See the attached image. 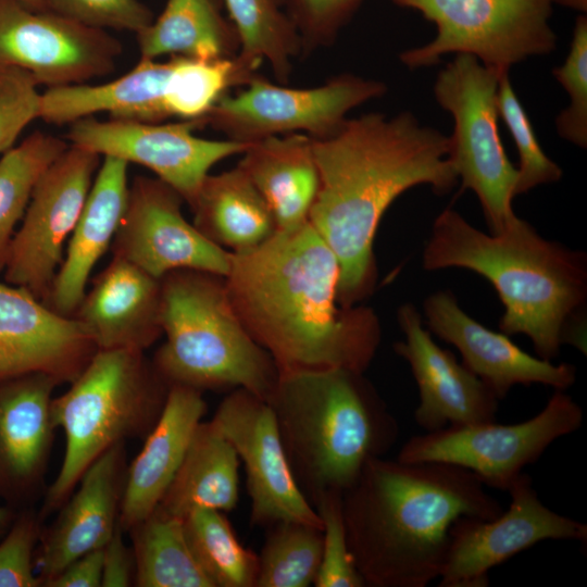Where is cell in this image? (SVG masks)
I'll use <instances>...</instances> for the list:
<instances>
[{"mask_svg": "<svg viewBox=\"0 0 587 587\" xmlns=\"http://www.w3.org/2000/svg\"><path fill=\"white\" fill-rule=\"evenodd\" d=\"M338 260L305 222L233 253L225 285L250 336L279 374L344 369L364 373L380 342L375 312L338 299Z\"/></svg>", "mask_w": 587, "mask_h": 587, "instance_id": "6da1fadb", "label": "cell"}, {"mask_svg": "<svg viewBox=\"0 0 587 587\" xmlns=\"http://www.w3.org/2000/svg\"><path fill=\"white\" fill-rule=\"evenodd\" d=\"M312 146L319 189L308 221L338 260L339 302L352 307L374 286V238L391 203L419 185L445 195L458 184L449 137L408 111L371 112L312 138Z\"/></svg>", "mask_w": 587, "mask_h": 587, "instance_id": "7a4b0ae2", "label": "cell"}, {"mask_svg": "<svg viewBox=\"0 0 587 587\" xmlns=\"http://www.w3.org/2000/svg\"><path fill=\"white\" fill-rule=\"evenodd\" d=\"M472 472L438 462L372 459L342 494V516L365 586L426 587L439 578L449 528L502 511Z\"/></svg>", "mask_w": 587, "mask_h": 587, "instance_id": "3957f363", "label": "cell"}, {"mask_svg": "<svg viewBox=\"0 0 587 587\" xmlns=\"http://www.w3.org/2000/svg\"><path fill=\"white\" fill-rule=\"evenodd\" d=\"M423 266L467 268L488 279L504 308L500 330L526 335L537 357L551 361L563 344L586 353V254L542 238L517 215L501 230L485 234L445 209L434 222Z\"/></svg>", "mask_w": 587, "mask_h": 587, "instance_id": "277c9868", "label": "cell"}, {"mask_svg": "<svg viewBox=\"0 0 587 587\" xmlns=\"http://www.w3.org/2000/svg\"><path fill=\"white\" fill-rule=\"evenodd\" d=\"M363 374H279L267 400L295 479L312 505L323 495H342L398 439L396 417Z\"/></svg>", "mask_w": 587, "mask_h": 587, "instance_id": "5b68a950", "label": "cell"}, {"mask_svg": "<svg viewBox=\"0 0 587 587\" xmlns=\"http://www.w3.org/2000/svg\"><path fill=\"white\" fill-rule=\"evenodd\" d=\"M161 292L165 341L152 363L162 378L200 391L242 388L267 401L278 369L236 314L225 277L176 270L161 278Z\"/></svg>", "mask_w": 587, "mask_h": 587, "instance_id": "8992f818", "label": "cell"}, {"mask_svg": "<svg viewBox=\"0 0 587 587\" xmlns=\"http://www.w3.org/2000/svg\"><path fill=\"white\" fill-rule=\"evenodd\" d=\"M168 388L143 352L97 350L70 388L52 399V421L64 433L65 450L40 519L60 509L85 471L109 448L129 437L147 436Z\"/></svg>", "mask_w": 587, "mask_h": 587, "instance_id": "52a82bcc", "label": "cell"}, {"mask_svg": "<svg viewBox=\"0 0 587 587\" xmlns=\"http://www.w3.org/2000/svg\"><path fill=\"white\" fill-rule=\"evenodd\" d=\"M501 74L473 55L455 54L434 83L436 101L454 123L448 136V159L462 189H471L478 198L491 233L515 216L517 167L505 153L497 123Z\"/></svg>", "mask_w": 587, "mask_h": 587, "instance_id": "ba28073f", "label": "cell"}, {"mask_svg": "<svg viewBox=\"0 0 587 587\" xmlns=\"http://www.w3.org/2000/svg\"><path fill=\"white\" fill-rule=\"evenodd\" d=\"M415 10L436 26L424 46L403 51L409 68L429 67L441 57L470 54L500 73L551 53L558 37L550 25L557 0H391Z\"/></svg>", "mask_w": 587, "mask_h": 587, "instance_id": "9c48e42d", "label": "cell"}, {"mask_svg": "<svg viewBox=\"0 0 587 587\" xmlns=\"http://www.w3.org/2000/svg\"><path fill=\"white\" fill-rule=\"evenodd\" d=\"M583 420L580 405L565 390L555 389L544 409L524 422L447 425L410 437L396 459L452 464L472 472L485 486L507 491L525 466L580 428Z\"/></svg>", "mask_w": 587, "mask_h": 587, "instance_id": "30bf717a", "label": "cell"}, {"mask_svg": "<svg viewBox=\"0 0 587 587\" xmlns=\"http://www.w3.org/2000/svg\"><path fill=\"white\" fill-rule=\"evenodd\" d=\"M386 91L383 82L350 73L311 88L280 86L257 74L241 91L225 95L199 122L247 145L298 132L323 138L339 129L351 110Z\"/></svg>", "mask_w": 587, "mask_h": 587, "instance_id": "8fae6325", "label": "cell"}, {"mask_svg": "<svg viewBox=\"0 0 587 587\" xmlns=\"http://www.w3.org/2000/svg\"><path fill=\"white\" fill-rule=\"evenodd\" d=\"M100 163L99 154L70 145L46 170L12 238L5 283L46 301Z\"/></svg>", "mask_w": 587, "mask_h": 587, "instance_id": "7c38bea8", "label": "cell"}, {"mask_svg": "<svg viewBox=\"0 0 587 587\" xmlns=\"http://www.w3.org/2000/svg\"><path fill=\"white\" fill-rule=\"evenodd\" d=\"M507 491L510 505L498 516H461L452 523L438 586L486 587L492 567L540 541H586V524L548 508L526 473Z\"/></svg>", "mask_w": 587, "mask_h": 587, "instance_id": "4fadbf2b", "label": "cell"}, {"mask_svg": "<svg viewBox=\"0 0 587 587\" xmlns=\"http://www.w3.org/2000/svg\"><path fill=\"white\" fill-rule=\"evenodd\" d=\"M70 125L65 138L71 146L149 168L189 207L210 170L223 159L242 154L249 147L230 139L193 135V129L201 126L199 121L161 124L87 116Z\"/></svg>", "mask_w": 587, "mask_h": 587, "instance_id": "5bb4252c", "label": "cell"}, {"mask_svg": "<svg viewBox=\"0 0 587 587\" xmlns=\"http://www.w3.org/2000/svg\"><path fill=\"white\" fill-rule=\"evenodd\" d=\"M122 45L46 8L0 0V65L21 67L48 88L111 73Z\"/></svg>", "mask_w": 587, "mask_h": 587, "instance_id": "9a60e30c", "label": "cell"}, {"mask_svg": "<svg viewBox=\"0 0 587 587\" xmlns=\"http://www.w3.org/2000/svg\"><path fill=\"white\" fill-rule=\"evenodd\" d=\"M210 421L243 464L252 525L298 522L322 528L317 512L295 479L267 401L246 389H234Z\"/></svg>", "mask_w": 587, "mask_h": 587, "instance_id": "2e32d148", "label": "cell"}, {"mask_svg": "<svg viewBox=\"0 0 587 587\" xmlns=\"http://www.w3.org/2000/svg\"><path fill=\"white\" fill-rule=\"evenodd\" d=\"M184 199L163 180L137 176L111 245L124 259L161 279L176 270L227 276L233 253L204 237L182 212Z\"/></svg>", "mask_w": 587, "mask_h": 587, "instance_id": "e0dca14e", "label": "cell"}, {"mask_svg": "<svg viewBox=\"0 0 587 587\" xmlns=\"http://www.w3.org/2000/svg\"><path fill=\"white\" fill-rule=\"evenodd\" d=\"M97 350L74 316L53 311L23 287L0 283V379L42 373L70 384Z\"/></svg>", "mask_w": 587, "mask_h": 587, "instance_id": "ac0fdd59", "label": "cell"}, {"mask_svg": "<svg viewBox=\"0 0 587 587\" xmlns=\"http://www.w3.org/2000/svg\"><path fill=\"white\" fill-rule=\"evenodd\" d=\"M398 323L404 340L394 349L409 363L419 388L416 424L433 432L447 425L496 421L500 400L453 353L433 340L412 303L399 308Z\"/></svg>", "mask_w": 587, "mask_h": 587, "instance_id": "d6986e66", "label": "cell"}, {"mask_svg": "<svg viewBox=\"0 0 587 587\" xmlns=\"http://www.w3.org/2000/svg\"><path fill=\"white\" fill-rule=\"evenodd\" d=\"M423 309L430 330L460 351L462 363L499 400L515 385L542 384L566 390L576 380L573 364H553L528 354L508 335L494 332L467 315L449 290L429 295Z\"/></svg>", "mask_w": 587, "mask_h": 587, "instance_id": "ffe728a7", "label": "cell"}, {"mask_svg": "<svg viewBox=\"0 0 587 587\" xmlns=\"http://www.w3.org/2000/svg\"><path fill=\"white\" fill-rule=\"evenodd\" d=\"M124 444L112 446L90 464L55 521L41 530L35 557L40 586L76 558L103 548L116 530L126 473Z\"/></svg>", "mask_w": 587, "mask_h": 587, "instance_id": "44dd1931", "label": "cell"}, {"mask_svg": "<svg viewBox=\"0 0 587 587\" xmlns=\"http://www.w3.org/2000/svg\"><path fill=\"white\" fill-rule=\"evenodd\" d=\"M42 373L0 379V499L18 510L40 487L55 426L52 394Z\"/></svg>", "mask_w": 587, "mask_h": 587, "instance_id": "7402d4cb", "label": "cell"}, {"mask_svg": "<svg viewBox=\"0 0 587 587\" xmlns=\"http://www.w3.org/2000/svg\"><path fill=\"white\" fill-rule=\"evenodd\" d=\"M161 295V279L112 257L73 316L98 350L145 352L162 335Z\"/></svg>", "mask_w": 587, "mask_h": 587, "instance_id": "603a6c76", "label": "cell"}, {"mask_svg": "<svg viewBox=\"0 0 587 587\" xmlns=\"http://www.w3.org/2000/svg\"><path fill=\"white\" fill-rule=\"evenodd\" d=\"M205 410L202 391L170 385L158 421L126 469L118 514V526L124 533L148 517L161 502Z\"/></svg>", "mask_w": 587, "mask_h": 587, "instance_id": "cb8c5ba5", "label": "cell"}, {"mask_svg": "<svg viewBox=\"0 0 587 587\" xmlns=\"http://www.w3.org/2000/svg\"><path fill=\"white\" fill-rule=\"evenodd\" d=\"M128 164L104 155L96 173L45 301L62 315H74L93 267L111 248L127 204Z\"/></svg>", "mask_w": 587, "mask_h": 587, "instance_id": "d4e9b609", "label": "cell"}, {"mask_svg": "<svg viewBox=\"0 0 587 587\" xmlns=\"http://www.w3.org/2000/svg\"><path fill=\"white\" fill-rule=\"evenodd\" d=\"M242 155L238 166L266 201L277 229L308 222L319 189L312 138L272 136L250 143Z\"/></svg>", "mask_w": 587, "mask_h": 587, "instance_id": "484cf974", "label": "cell"}, {"mask_svg": "<svg viewBox=\"0 0 587 587\" xmlns=\"http://www.w3.org/2000/svg\"><path fill=\"white\" fill-rule=\"evenodd\" d=\"M190 209L196 228L232 253L253 249L277 230L270 207L238 165L209 174Z\"/></svg>", "mask_w": 587, "mask_h": 587, "instance_id": "4316f807", "label": "cell"}, {"mask_svg": "<svg viewBox=\"0 0 587 587\" xmlns=\"http://www.w3.org/2000/svg\"><path fill=\"white\" fill-rule=\"evenodd\" d=\"M239 458L211 421L200 422L158 508L184 519L197 508L228 512L239 496Z\"/></svg>", "mask_w": 587, "mask_h": 587, "instance_id": "83f0119b", "label": "cell"}, {"mask_svg": "<svg viewBox=\"0 0 587 587\" xmlns=\"http://www.w3.org/2000/svg\"><path fill=\"white\" fill-rule=\"evenodd\" d=\"M140 55L170 54L200 60L233 57L237 33L222 16L214 0H167L160 16L137 34Z\"/></svg>", "mask_w": 587, "mask_h": 587, "instance_id": "f1b7e54d", "label": "cell"}, {"mask_svg": "<svg viewBox=\"0 0 587 587\" xmlns=\"http://www.w3.org/2000/svg\"><path fill=\"white\" fill-rule=\"evenodd\" d=\"M138 587H214L196 560L184 520L155 508L128 530Z\"/></svg>", "mask_w": 587, "mask_h": 587, "instance_id": "f546056e", "label": "cell"}, {"mask_svg": "<svg viewBox=\"0 0 587 587\" xmlns=\"http://www.w3.org/2000/svg\"><path fill=\"white\" fill-rule=\"evenodd\" d=\"M239 39L245 62L258 70L266 60L280 83H287L292 59L302 51L300 35L284 0H223Z\"/></svg>", "mask_w": 587, "mask_h": 587, "instance_id": "4dcf8cb0", "label": "cell"}, {"mask_svg": "<svg viewBox=\"0 0 587 587\" xmlns=\"http://www.w3.org/2000/svg\"><path fill=\"white\" fill-rule=\"evenodd\" d=\"M66 140L35 132L0 159V272L38 180L67 149Z\"/></svg>", "mask_w": 587, "mask_h": 587, "instance_id": "1f68e13d", "label": "cell"}, {"mask_svg": "<svg viewBox=\"0 0 587 587\" xmlns=\"http://www.w3.org/2000/svg\"><path fill=\"white\" fill-rule=\"evenodd\" d=\"M224 512L197 508L184 520L189 547L214 587H254L258 554L238 540Z\"/></svg>", "mask_w": 587, "mask_h": 587, "instance_id": "d6a6232c", "label": "cell"}, {"mask_svg": "<svg viewBox=\"0 0 587 587\" xmlns=\"http://www.w3.org/2000/svg\"><path fill=\"white\" fill-rule=\"evenodd\" d=\"M254 587H308L319 573L323 529L298 522L267 526Z\"/></svg>", "mask_w": 587, "mask_h": 587, "instance_id": "836d02e7", "label": "cell"}, {"mask_svg": "<svg viewBox=\"0 0 587 587\" xmlns=\"http://www.w3.org/2000/svg\"><path fill=\"white\" fill-rule=\"evenodd\" d=\"M497 110L514 140L520 158L514 196L539 185L558 182L562 177V168L545 153L537 140L529 116L510 83L509 72L499 77Z\"/></svg>", "mask_w": 587, "mask_h": 587, "instance_id": "e575fe53", "label": "cell"}, {"mask_svg": "<svg viewBox=\"0 0 587 587\" xmlns=\"http://www.w3.org/2000/svg\"><path fill=\"white\" fill-rule=\"evenodd\" d=\"M552 75L570 97V104L555 118L560 137L578 146H587V17H576L570 51Z\"/></svg>", "mask_w": 587, "mask_h": 587, "instance_id": "d590c367", "label": "cell"}, {"mask_svg": "<svg viewBox=\"0 0 587 587\" xmlns=\"http://www.w3.org/2000/svg\"><path fill=\"white\" fill-rule=\"evenodd\" d=\"M342 495L327 494L320 497L313 508L322 521V559L314 586L364 587L350 552L342 516Z\"/></svg>", "mask_w": 587, "mask_h": 587, "instance_id": "8d00e7d4", "label": "cell"}, {"mask_svg": "<svg viewBox=\"0 0 587 587\" xmlns=\"http://www.w3.org/2000/svg\"><path fill=\"white\" fill-rule=\"evenodd\" d=\"M43 8L86 27L138 34L154 20L139 0H41Z\"/></svg>", "mask_w": 587, "mask_h": 587, "instance_id": "74e56055", "label": "cell"}, {"mask_svg": "<svg viewBox=\"0 0 587 587\" xmlns=\"http://www.w3.org/2000/svg\"><path fill=\"white\" fill-rule=\"evenodd\" d=\"M27 71L0 65V154L14 147L20 134L39 118L41 93Z\"/></svg>", "mask_w": 587, "mask_h": 587, "instance_id": "f35d334b", "label": "cell"}, {"mask_svg": "<svg viewBox=\"0 0 587 587\" xmlns=\"http://www.w3.org/2000/svg\"><path fill=\"white\" fill-rule=\"evenodd\" d=\"M39 513L29 509L17 512L0 541V587H38L35 573V547L39 541Z\"/></svg>", "mask_w": 587, "mask_h": 587, "instance_id": "ab89813d", "label": "cell"}, {"mask_svg": "<svg viewBox=\"0 0 587 587\" xmlns=\"http://www.w3.org/2000/svg\"><path fill=\"white\" fill-rule=\"evenodd\" d=\"M364 0H284L303 51L332 45Z\"/></svg>", "mask_w": 587, "mask_h": 587, "instance_id": "60d3db41", "label": "cell"}, {"mask_svg": "<svg viewBox=\"0 0 587 587\" xmlns=\"http://www.w3.org/2000/svg\"><path fill=\"white\" fill-rule=\"evenodd\" d=\"M123 533L117 526L103 547L101 587H128L134 583V553L124 542Z\"/></svg>", "mask_w": 587, "mask_h": 587, "instance_id": "b9f144b4", "label": "cell"}, {"mask_svg": "<svg viewBox=\"0 0 587 587\" xmlns=\"http://www.w3.org/2000/svg\"><path fill=\"white\" fill-rule=\"evenodd\" d=\"M103 548L87 552L70 562L46 580L45 587H99L102 580Z\"/></svg>", "mask_w": 587, "mask_h": 587, "instance_id": "7bdbcfd3", "label": "cell"}, {"mask_svg": "<svg viewBox=\"0 0 587 587\" xmlns=\"http://www.w3.org/2000/svg\"><path fill=\"white\" fill-rule=\"evenodd\" d=\"M17 512L18 510L11 505H0V536L7 533Z\"/></svg>", "mask_w": 587, "mask_h": 587, "instance_id": "ee69618b", "label": "cell"}, {"mask_svg": "<svg viewBox=\"0 0 587 587\" xmlns=\"http://www.w3.org/2000/svg\"><path fill=\"white\" fill-rule=\"evenodd\" d=\"M557 4L571 8L582 14H586L587 12V0H557Z\"/></svg>", "mask_w": 587, "mask_h": 587, "instance_id": "f6af8a7d", "label": "cell"}, {"mask_svg": "<svg viewBox=\"0 0 587 587\" xmlns=\"http://www.w3.org/2000/svg\"><path fill=\"white\" fill-rule=\"evenodd\" d=\"M33 8H43L41 0H16Z\"/></svg>", "mask_w": 587, "mask_h": 587, "instance_id": "bcb514c9", "label": "cell"}]
</instances>
